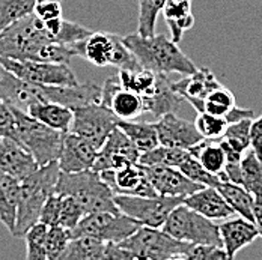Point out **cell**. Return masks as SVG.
<instances>
[{"instance_id": "33", "label": "cell", "mask_w": 262, "mask_h": 260, "mask_svg": "<svg viewBox=\"0 0 262 260\" xmlns=\"http://www.w3.org/2000/svg\"><path fill=\"white\" fill-rule=\"evenodd\" d=\"M190 152L181 148H170L158 145L154 149L143 152L139 156V164L143 166H169V167H180Z\"/></svg>"}, {"instance_id": "24", "label": "cell", "mask_w": 262, "mask_h": 260, "mask_svg": "<svg viewBox=\"0 0 262 260\" xmlns=\"http://www.w3.org/2000/svg\"><path fill=\"white\" fill-rule=\"evenodd\" d=\"M26 113L60 132H68L73 122V110L57 103H33L27 107Z\"/></svg>"}, {"instance_id": "13", "label": "cell", "mask_w": 262, "mask_h": 260, "mask_svg": "<svg viewBox=\"0 0 262 260\" xmlns=\"http://www.w3.org/2000/svg\"><path fill=\"white\" fill-rule=\"evenodd\" d=\"M139 156H140L139 151L131 143L127 134L116 127L107 135L103 146L98 149L91 169L98 173L104 170L119 169L128 164H137Z\"/></svg>"}, {"instance_id": "43", "label": "cell", "mask_w": 262, "mask_h": 260, "mask_svg": "<svg viewBox=\"0 0 262 260\" xmlns=\"http://www.w3.org/2000/svg\"><path fill=\"white\" fill-rule=\"evenodd\" d=\"M184 260H228V256L222 247L207 244H190Z\"/></svg>"}, {"instance_id": "25", "label": "cell", "mask_w": 262, "mask_h": 260, "mask_svg": "<svg viewBox=\"0 0 262 260\" xmlns=\"http://www.w3.org/2000/svg\"><path fill=\"white\" fill-rule=\"evenodd\" d=\"M166 77L167 76H164V74H157V73L145 69V68L119 69V73H118L121 86L136 92L142 98L154 95Z\"/></svg>"}, {"instance_id": "10", "label": "cell", "mask_w": 262, "mask_h": 260, "mask_svg": "<svg viewBox=\"0 0 262 260\" xmlns=\"http://www.w3.org/2000/svg\"><path fill=\"white\" fill-rule=\"evenodd\" d=\"M140 224L122 212H92L86 214L79 224L70 230V239L77 236H92L103 242H121L134 233Z\"/></svg>"}, {"instance_id": "4", "label": "cell", "mask_w": 262, "mask_h": 260, "mask_svg": "<svg viewBox=\"0 0 262 260\" xmlns=\"http://www.w3.org/2000/svg\"><path fill=\"white\" fill-rule=\"evenodd\" d=\"M54 193L70 196L79 202L84 214L92 212H119L115 205V194L110 186L101 179L98 172L92 169L76 173H59Z\"/></svg>"}, {"instance_id": "16", "label": "cell", "mask_w": 262, "mask_h": 260, "mask_svg": "<svg viewBox=\"0 0 262 260\" xmlns=\"http://www.w3.org/2000/svg\"><path fill=\"white\" fill-rule=\"evenodd\" d=\"M157 131L158 145L170 146V148H181L190 149L191 146L198 145L204 137L196 130L193 122H188L177 116V113H167L158 117L154 122Z\"/></svg>"}, {"instance_id": "40", "label": "cell", "mask_w": 262, "mask_h": 260, "mask_svg": "<svg viewBox=\"0 0 262 260\" xmlns=\"http://www.w3.org/2000/svg\"><path fill=\"white\" fill-rule=\"evenodd\" d=\"M193 124H194L196 130L199 131V134L208 140H220L228 127V122L225 121V117L214 116L207 111L198 113L196 121Z\"/></svg>"}, {"instance_id": "15", "label": "cell", "mask_w": 262, "mask_h": 260, "mask_svg": "<svg viewBox=\"0 0 262 260\" xmlns=\"http://www.w3.org/2000/svg\"><path fill=\"white\" fill-rule=\"evenodd\" d=\"M100 176L110 186L113 194L142 196V197L158 196L154 186L145 176L143 169L139 162L128 164V166L113 169V170L100 172Z\"/></svg>"}, {"instance_id": "31", "label": "cell", "mask_w": 262, "mask_h": 260, "mask_svg": "<svg viewBox=\"0 0 262 260\" xmlns=\"http://www.w3.org/2000/svg\"><path fill=\"white\" fill-rule=\"evenodd\" d=\"M190 155L196 158L204 169H207L212 175H220L225 167V152L219 143V140L204 138L198 145L187 149Z\"/></svg>"}, {"instance_id": "30", "label": "cell", "mask_w": 262, "mask_h": 260, "mask_svg": "<svg viewBox=\"0 0 262 260\" xmlns=\"http://www.w3.org/2000/svg\"><path fill=\"white\" fill-rule=\"evenodd\" d=\"M118 128L122 130L131 143L136 146L139 154L148 152L158 146V137L156 125L151 122H134V121H119Z\"/></svg>"}, {"instance_id": "45", "label": "cell", "mask_w": 262, "mask_h": 260, "mask_svg": "<svg viewBox=\"0 0 262 260\" xmlns=\"http://www.w3.org/2000/svg\"><path fill=\"white\" fill-rule=\"evenodd\" d=\"M0 135L15 140V119H14L12 107L5 103L2 98H0Z\"/></svg>"}, {"instance_id": "46", "label": "cell", "mask_w": 262, "mask_h": 260, "mask_svg": "<svg viewBox=\"0 0 262 260\" xmlns=\"http://www.w3.org/2000/svg\"><path fill=\"white\" fill-rule=\"evenodd\" d=\"M33 14L39 20H52L56 17H62V5L60 0H36Z\"/></svg>"}, {"instance_id": "39", "label": "cell", "mask_w": 262, "mask_h": 260, "mask_svg": "<svg viewBox=\"0 0 262 260\" xmlns=\"http://www.w3.org/2000/svg\"><path fill=\"white\" fill-rule=\"evenodd\" d=\"M178 169L181 170V173L185 175L190 181L199 183L202 186H215L217 188L219 183L222 182L217 175H212L207 169H204L201 166V162L191 155L187 156L183 162L180 164Z\"/></svg>"}, {"instance_id": "3", "label": "cell", "mask_w": 262, "mask_h": 260, "mask_svg": "<svg viewBox=\"0 0 262 260\" xmlns=\"http://www.w3.org/2000/svg\"><path fill=\"white\" fill-rule=\"evenodd\" d=\"M60 169L57 161L39 166L25 179L20 181V194L17 205V217L12 236L23 238L27 229L39 221L42 205L54 193Z\"/></svg>"}, {"instance_id": "18", "label": "cell", "mask_w": 262, "mask_h": 260, "mask_svg": "<svg viewBox=\"0 0 262 260\" xmlns=\"http://www.w3.org/2000/svg\"><path fill=\"white\" fill-rule=\"evenodd\" d=\"M220 84L222 83L210 68H198L194 73L184 76V78L178 81H170V87L198 113L204 110V100L207 95Z\"/></svg>"}, {"instance_id": "38", "label": "cell", "mask_w": 262, "mask_h": 260, "mask_svg": "<svg viewBox=\"0 0 262 260\" xmlns=\"http://www.w3.org/2000/svg\"><path fill=\"white\" fill-rule=\"evenodd\" d=\"M252 119H243L235 124H229L222 137L223 141H226L232 149H235L239 154H244L247 149H250V122H252Z\"/></svg>"}, {"instance_id": "41", "label": "cell", "mask_w": 262, "mask_h": 260, "mask_svg": "<svg viewBox=\"0 0 262 260\" xmlns=\"http://www.w3.org/2000/svg\"><path fill=\"white\" fill-rule=\"evenodd\" d=\"M70 241V233L60 226H50L46 238V257L47 260H59Z\"/></svg>"}, {"instance_id": "22", "label": "cell", "mask_w": 262, "mask_h": 260, "mask_svg": "<svg viewBox=\"0 0 262 260\" xmlns=\"http://www.w3.org/2000/svg\"><path fill=\"white\" fill-rule=\"evenodd\" d=\"M38 169L33 156L26 149L9 137L0 135V170L17 178L25 179L33 170Z\"/></svg>"}, {"instance_id": "36", "label": "cell", "mask_w": 262, "mask_h": 260, "mask_svg": "<svg viewBox=\"0 0 262 260\" xmlns=\"http://www.w3.org/2000/svg\"><path fill=\"white\" fill-rule=\"evenodd\" d=\"M235 105V95L228 87L220 84L219 87L211 90L207 95V98L204 100V110L202 111H207V113L214 114V116L225 117V114Z\"/></svg>"}, {"instance_id": "32", "label": "cell", "mask_w": 262, "mask_h": 260, "mask_svg": "<svg viewBox=\"0 0 262 260\" xmlns=\"http://www.w3.org/2000/svg\"><path fill=\"white\" fill-rule=\"evenodd\" d=\"M241 185L252 194H262V159L252 149L241 158Z\"/></svg>"}, {"instance_id": "2", "label": "cell", "mask_w": 262, "mask_h": 260, "mask_svg": "<svg viewBox=\"0 0 262 260\" xmlns=\"http://www.w3.org/2000/svg\"><path fill=\"white\" fill-rule=\"evenodd\" d=\"M122 41L136 57L140 68L164 76H188L198 69L194 62L184 54L178 44L164 35L142 36L134 33L122 36Z\"/></svg>"}, {"instance_id": "6", "label": "cell", "mask_w": 262, "mask_h": 260, "mask_svg": "<svg viewBox=\"0 0 262 260\" xmlns=\"http://www.w3.org/2000/svg\"><path fill=\"white\" fill-rule=\"evenodd\" d=\"M76 56L86 59L95 66H115L118 69L140 68L136 57L124 44L122 36L107 32H94L73 45Z\"/></svg>"}, {"instance_id": "26", "label": "cell", "mask_w": 262, "mask_h": 260, "mask_svg": "<svg viewBox=\"0 0 262 260\" xmlns=\"http://www.w3.org/2000/svg\"><path fill=\"white\" fill-rule=\"evenodd\" d=\"M142 101H143V113L151 114L154 119H158L167 113H177L185 103L184 98H181L170 87L169 77L163 80V83L160 84L158 90L154 95L142 98Z\"/></svg>"}, {"instance_id": "19", "label": "cell", "mask_w": 262, "mask_h": 260, "mask_svg": "<svg viewBox=\"0 0 262 260\" xmlns=\"http://www.w3.org/2000/svg\"><path fill=\"white\" fill-rule=\"evenodd\" d=\"M98 149L74 132H65L63 145L60 155L57 158V164L60 172L63 173H76L81 170H88L92 167Z\"/></svg>"}, {"instance_id": "11", "label": "cell", "mask_w": 262, "mask_h": 260, "mask_svg": "<svg viewBox=\"0 0 262 260\" xmlns=\"http://www.w3.org/2000/svg\"><path fill=\"white\" fill-rule=\"evenodd\" d=\"M0 65L15 77L46 86H74L79 83L70 63L11 59L0 56Z\"/></svg>"}, {"instance_id": "48", "label": "cell", "mask_w": 262, "mask_h": 260, "mask_svg": "<svg viewBox=\"0 0 262 260\" xmlns=\"http://www.w3.org/2000/svg\"><path fill=\"white\" fill-rule=\"evenodd\" d=\"M255 116L253 110L250 108H241V107H232L226 114H225V121L229 124H235L238 121H243V119H252Z\"/></svg>"}, {"instance_id": "14", "label": "cell", "mask_w": 262, "mask_h": 260, "mask_svg": "<svg viewBox=\"0 0 262 260\" xmlns=\"http://www.w3.org/2000/svg\"><path fill=\"white\" fill-rule=\"evenodd\" d=\"M101 104H104L119 121H136L143 114L142 97L121 86L118 76H112L101 86Z\"/></svg>"}, {"instance_id": "42", "label": "cell", "mask_w": 262, "mask_h": 260, "mask_svg": "<svg viewBox=\"0 0 262 260\" xmlns=\"http://www.w3.org/2000/svg\"><path fill=\"white\" fill-rule=\"evenodd\" d=\"M84 210L79 205L77 200H74L70 196H62V203H60V215H59V226L67 229L68 232L73 230L79 221L84 217Z\"/></svg>"}, {"instance_id": "29", "label": "cell", "mask_w": 262, "mask_h": 260, "mask_svg": "<svg viewBox=\"0 0 262 260\" xmlns=\"http://www.w3.org/2000/svg\"><path fill=\"white\" fill-rule=\"evenodd\" d=\"M217 190L234 210V214L253 221V196L243 185L223 181L219 183Z\"/></svg>"}, {"instance_id": "20", "label": "cell", "mask_w": 262, "mask_h": 260, "mask_svg": "<svg viewBox=\"0 0 262 260\" xmlns=\"http://www.w3.org/2000/svg\"><path fill=\"white\" fill-rule=\"evenodd\" d=\"M219 233L222 248L225 250L228 259H234L244 247L250 245L259 236L255 223L239 215L222 220L219 224Z\"/></svg>"}, {"instance_id": "17", "label": "cell", "mask_w": 262, "mask_h": 260, "mask_svg": "<svg viewBox=\"0 0 262 260\" xmlns=\"http://www.w3.org/2000/svg\"><path fill=\"white\" fill-rule=\"evenodd\" d=\"M145 176L154 186L156 193L160 196H181L185 197L196 190H199L202 185L190 181L185 175L181 173L177 167L169 166H143Z\"/></svg>"}, {"instance_id": "47", "label": "cell", "mask_w": 262, "mask_h": 260, "mask_svg": "<svg viewBox=\"0 0 262 260\" xmlns=\"http://www.w3.org/2000/svg\"><path fill=\"white\" fill-rule=\"evenodd\" d=\"M250 149L262 159V114L250 122Z\"/></svg>"}, {"instance_id": "28", "label": "cell", "mask_w": 262, "mask_h": 260, "mask_svg": "<svg viewBox=\"0 0 262 260\" xmlns=\"http://www.w3.org/2000/svg\"><path fill=\"white\" fill-rule=\"evenodd\" d=\"M105 247L107 242L92 236L71 238L59 260H103Z\"/></svg>"}, {"instance_id": "8", "label": "cell", "mask_w": 262, "mask_h": 260, "mask_svg": "<svg viewBox=\"0 0 262 260\" xmlns=\"http://www.w3.org/2000/svg\"><path fill=\"white\" fill-rule=\"evenodd\" d=\"M161 229L175 239L188 244H207L222 247L219 224L184 203L178 205L170 212Z\"/></svg>"}, {"instance_id": "37", "label": "cell", "mask_w": 262, "mask_h": 260, "mask_svg": "<svg viewBox=\"0 0 262 260\" xmlns=\"http://www.w3.org/2000/svg\"><path fill=\"white\" fill-rule=\"evenodd\" d=\"M49 226L38 221L27 229L23 234L26 239V259L27 260H47L46 257V238Z\"/></svg>"}, {"instance_id": "7", "label": "cell", "mask_w": 262, "mask_h": 260, "mask_svg": "<svg viewBox=\"0 0 262 260\" xmlns=\"http://www.w3.org/2000/svg\"><path fill=\"white\" fill-rule=\"evenodd\" d=\"M119 247L130 251L134 259L175 260L184 259L190 244L166 233L163 229L140 226L127 239L118 242Z\"/></svg>"}, {"instance_id": "44", "label": "cell", "mask_w": 262, "mask_h": 260, "mask_svg": "<svg viewBox=\"0 0 262 260\" xmlns=\"http://www.w3.org/2000/svg\"><path fill=\"white\" fill-rule=\"evenodd\" d=\"M60 203H62V196L53 193L42 205L41 214H39V221L44 223L46 226H59V215H60Z\"/></svg>"}, {"instance_id": "5", "label": "cell", "mask_w": 262, "mask_h": 260, "mask_svg": "<svg viewBox=\"0 0 262 260\" xmlns=\"http://www.w3.org/2000/svg\"><path fill=\"white\" fill-rule=\"evenodd\" d=\"M12 113L15 119V140L33 156L38 167L57 161L65 132L44 125L17 107H12Z\"/></svg>"}, {"instance_id": "12", "label": "cell", "mask_w": 262, "mask_h": 260, "mask_svg": "<svg viewBox=\"0 0 262 260\" xmlns=\"http://www.w3.org/2000/svg\"><path fill=\"white\" fill-rule=\"evenodd\" d=\"M119 119L101 103L81 105L73 110V122L70 132L91 141L97 149H100L107 135L118 127Z\"/></svg>"}, {"instance_id": "23", "label": "cell", "mask_w": 262, "mask_h": 260, "mask_svg": "<svg viewBox=\"0 0 262 260\" xmlns=\"http://www.w3.org/2000/svg\"><path fill=\"white\" fill-rule=\"evenodd\" d=\"M161 12L170 30V39L180 44L184 33L196 21L191 12V0H166Z\"/></svg>"}, {"instance_id": "21", "label": "cell", "mask_w": 262, "mask_h": 260, "mask_svg": "<svg viewBox=\"0 0 262 260\" xmlns=\"http://www.w3.org/2000/svg\"><path fill=\"white\" fill-rule=\"evenodd\" d=\"M184 205L212 221H222L235 215L215 186H201L194 193L185 196Z\"/></svg>"}, {"instance_id": "35", "label": "cell", "mask_w": 262, "mask_h": 260, "mask_svg": "<svg viewBox=\"0 0 262 260\" xmlns=\"http://www.w3.org/2000/svg\"><path fill=\"white\" fill-rule=\"evenodd\" d=\"M36 0H0V32L33 14Z\"/></svg>"}, {"instance_id": "27", "label": "cell", "mask_w": 262, "mask_h": 260, "mask_svg": "<svg viewBox=\"0 0 262 260\" xmlns=\"http://www.w3.org/2000/svg\"><path fill=\"white\" fill-rule=\"evenodd\" d=\"M20 194V181L0 170V221L11 232H14L17 205Z\"/></svg>"}, {"instance_id": "9", "label": "cell", "mask_w": 262, "mask_h": 260, "mask_svg": "<svg viewBox=\"0 0 262 260\" xmlns=\"http://www.w3.org/2000/svg\"><path fill=\"white\" fill-rule=\"evenodd\" d=\"M181 196H152V197H142V196H124L115 194L113 200L119 212L125 214L136 220L140 226L161 229L166 223L170 212L178 205L184 203Z\"/></svg>"}, {"instance_id": "1", "label": "cell", "mask_w": 262, "mask_h": 260, "mask_svg": "<svg viewBox=\"0 0 262 260\" xmlns=\"http://www.w3.org/2000/svg\"><path fill=\"white\" fill-rule=\"evenodd\" d=\"M0 56L11 59L70 63L76 56L73 47L62 45L42 27L41 20L30 14L0 32Z\"/></svg>"}, {"instance_id": "34", "label": "cell", "mask_w": 262, "mask_h": 260, "mask_svg": "<svg viewBox=\"0 0 262 260\" xmlns=\"http://www.w3.org/2000/svg\"><path fill=\"white\" fill-rule=\"evenodd\" d=\"M166 0H137V33L142 36L156 35L158 15Z\"/></svg>"}, {"instance_id": "49", "label": "cell", "mask_w": 262, "mask_h": 260, "mask_svg": "<svg viewBox=\"0 0 262 260\" xmlns=\"http://www.w3.org/2000/svg\"><path fill=\"white\" fill-rule=\"evenodd\" d=\"M253 223L262 238V194L253 196Z\"/></svg>"}]
</instances>
